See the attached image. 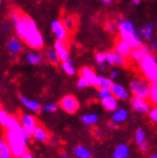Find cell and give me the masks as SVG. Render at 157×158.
<instances>
[{
    "label": "cell",
    "instance_id": "obj_1",
    "mask_svg": "<svg viewBox=\"0 0 157 158\" xmlns=\"http://www.w3.org/2000/svg\"><path fill=\"white\" fill-rule=\"evenodd\" d=\"M31 136L22 126L16 131H6L5 142L10 147L14 158H21L28 152L27 143Z\"/></svg>",
    "mask_w": 157,
    "mask_h": 158
},
{
    "label": "cell",
    "instance_id": "obj_2",
    "mask_svg": "<svg viewBox=\"0 0 157 158\" xmlns=\"http://www.w3.org/2000/svg\"><path fill=\"white\" fill-rule=\"evenodd\" d=\"M116 27L119 30V37L127 41L132 49L139 47L142 45V39L139 33L134 30V26L129 20H123L120 18L116 19Z\"/></svg>",
    "mask_w": 157,
    "mask_h": 158
},
{
    "label": "cell",
    "instance_id": "obj_3",
    "mask_svg": "<svg viewBox=\"0 0 157 158\" xmlns=\"http://www.w3.org/2000/svg\"><path fill=\"white\" fill-rule=\"evenodd\" d=\"M144 78L151 83H157V59L152 53H149L138 63Z\"/></svg>",
    "mask_w": 157,
    "mask_h": 158
},
{
    "label": "cell",
    "instance_id": "obj_4",
    "mask_svg": "<svg viewBox=\"0 0 157 158\" xmlns=\"http://www.w3.org/2000/svg\"><path fill=\"white\" fill-rule=\"evenodd\" d=\"M130 91L133 96L148 100L151 91V82L142 77L134 78L130 83Z\"/></svg>",
    "mask_w": 157,
    "mask_h": 158
},
{
    "label": "cell",
    "instance_id": "obj_5",
    "mask_svg": "<svg viewBox=\"0 0 157 158\" xmlns=\"http://www.w3.org/2000/svg\"><path fill=\"white\" fill-rule=\"evenodd\" d=\"M59 107L69 114H74L79 110L80 103L78 99L72 94H67L63 96L59 102Z\"/></svg>",
    "mask_w": 157,
    "mask_h": 158
},
{
    "label": "cell",
    "instance_id": "obj_6",
    "mask_svg": "<svg viewBox=\"0 0 157 158\" xmlns=\"http://www.w3.org/2000/svg\"><path fill=\"white\" fill-rule=\"evenodd\" d=\"M24 42L35 50H40L44 46V40L40 31L37 29H35L28 32L23 38Z\"/></svg>",
    "mask_w": 157,
    "mask_h": 158
},
{
    "label": "cell",
    "instance_id": "obj_7",
    "mask_svg": "<svg viewBox=\"0 0 157 158\" xmlns=\"http://www.w3.org/2000/svg\"><path fill=\"white\" fill-rule=\"evenodd\" d=\"M130 106L133 111H135L136 114H148L151 109V104L147 99H143L136 96H132L130 98Z\"/></svg>",
    "mask_w": 157,
    "mask_h": 158
},
{
    "label": "cell",
    "instance_id": "obj_8",
    "mask_svg": "<svg viewBox=\"0 0 157 158\" xmlns=\"http://www.w3.org/2000/svg\"><path fill=\"white\" fill-rule=\"evenodd\" d=\"M51 27L53 35L57 38V40L65 42L68 41V38L70 36V31L65 27L62 20H53L52 22Z\"/></svg>",
    "mask_w": 157,
    "mask_h": 158
},
{
    "label": "cell",
    "instance_id": "obj_9",
    "mask_svg": "<svg viewBox=\"0 0 157 158\" xmlns=\"http://www.w3.org/2000/svg\"><path fill=\"white\" fill-rule=\"evenodd\" d=\"M20 123L21 126L23 127V129L30 134L32 135V133L35 132V129L38 126V123L36 118L31 115V114H22L20 116Z\"/></svg>",
    "mask_w": 157,
    "mask_h": 158
},
{
    "label": "cell",
    "instance_id": "obj_10",
    "mask_svg": "<svg viewBox=\"0 0 157 158\" xmlns=\"http://www.w3.org/2000/svg\"><path fill=\"white\" fill-rule=\"evenodd\" d=\"M80 76L86 78L89 81V85L98 88L99 87V76L95 73V72L89 67H83L82 69L79 71Z\"/></svg>",
    "mask_w": 157,
    "mask_h": 158
},
{
    "label": "cell",
    "instance_id": "obj_11",
    "mask_svg": "<svg viewBox=\"0 0 157 158\" xmlns=\"http://www.w3.org/2000/svg\"><path fill=\"white\" fill-rule=\"evenodd\" d=\"M54 50L56 52L60 61L64 62V61L69 60L70 52H69V46L67 42L56 40L54 43Z\"/></svg>",
    "mask_w": 157,
    "mask_h": 158
},
{
    "label": "cell",
    "instance_id": "obj_12",
    "mask_svg": "<svg viewBox=\"0 0 157 158\" xmlns=\"http://www.w3.org/2000/svg\"><path fill=\"white\" fill-rule=\"evenodd\" d=\"M149 53H151V51L149 47V45H140L139 47L132 49L131 54H130V59L136 63H139L146 55Z\"/></svg>",
    "mask_w": 157,
    "mask_h": 158
},
{
    "label": "cell",
    "instance_id": "obj_13",
    "mask_svg": "<svg viewBox=\"0 0 157 158\" xmlns=\"http://www.w3.org/2000/svg\"><path fill=\"white\" fill-rule=\"evenodd\" d=\"M114 51L117 52L118 53H120L122 56H124L125 58L129 59V58H130V54H131V52H132V47L127 41L123 40V39H121L119 37L115 41Z\"/></svg>",
    "mask_w": 157,
    "mask_h": 158
},
{
    "label": "cell",
    "instance_id": "obj_14",
    "mask_svg": "<svg viewBox=\"0 0 157 158\" xmlns=\"http://www.w3.org/2000/svg\"><path fill=\"white\" fill-rule=\"evenodd\" d=\"M111 89V94L113 95L120 101H127L130 98V94L127 91V89L125 87H123L120 84L114 83L113 86L110 88Z\"/></svg>",
    "mask_w": 157,
    "mask_h": 158
},
{
    "label": "cell",
    "instance_id": "obj_15",
    "mask_svg": "<svg viewBox=\"0 0 157 158\" xmlns=\"http://www.w3.org/2000/svg\"><path fill=\"white\" fill-rule=\"evenodd\" d=\"M19 99L21 101V103L23 104V106L27 110H31L32 112H40L41 111L42 107H41L40 103L37 102V101L30 99V98H28L25 95H20Z\"/></svg>",
    "mask_w": 157,
    "mask_h": 158
},
{
    "label": "cell",
    "instance_id": "obj_16",
    "mask_svg": "<svg viewBox=\"0 0 157 158\" xmlns=\"http://www.w3.org/2000/svg\"><path fill=\"white\" fill-rule=\"evenodd\" d=\"M100 102H101L102 107L108 111H113L114 112L119 108L118 100L114 95H110V96H108L106 98L100 99Z\"/></svg>",
    "mask_w": 157,
    "mask_h": 158
},
{
    "label": "cell",
    "instance_id": "obj_17",
    "mask_svg": "<svg viewBox=\"0 0 157 158\" xmlns=\"http://www.w3.org/2000/svg\"><path fill=\"white\" fill-rule=\"evenodd\" d=\"M130 155V147L127 144H118L113 152V158H129Z\"/></svg>",
    "mask_w": 157,
    "mask_h": 158
},
{
    "label": "cell",
    "instance_id": "obj_18",
    "mask_svg": "<svg viewBox=\"0 0 157 158\" xmlns=\"http://www.w3.org/2000/svg\"><path fill=\"white\" fill-rule=\"evenodd\" d=\"M128 118H129L128 110H126L124 108H118L115 111L113 112L110 120H113L114 122H115L118 124V125H120V124L127 121Z\"/></svg>",
    "mask_w": 157,
    "mask_h": 158
},
{
    "label": "cell",
    "instance_id": "obj_19",
    "mask_svg": "<svg viewBox=\"0 0 157 158\" xmlns=\"http://www.w3.org/2000/svg\"><path fill=\"white\" fill-rule=\"evenodd\" d=\"M72 154L75 158H93L92 152L83 145H77L73 147Z\"/></svg>",
    "mask_w": 157,
    "mask_h": 158
},
{
    "label": "cell",
    "instance_id": "obj_20",
    "mask_svg": "<svg viewBox=\"0 0 157 158\" xmlns=\"http://www.w3.org/2000/svg\"><path fill=\"white\" fill-rule=\"evenodd\" d=\"M31 136L35 138L36 141H39V142H43V143H46V142H49L50 141V134L49 132L45 130V128H43L42 126L38 125L37 128L35 129V132L32 133Z\"/></svg>",
    "mask_w": 157,
    "mask_h": 158
},
{
    "label": "cell",
    "instance_id": "obj_21",
    "mask_svg": "<svg viewBox=\"0 0 157 158\" xmlns=\"http://www.w3.org/2000/svg\"><path fill=\"white\" fill-rule=\"evenodd\" d=\"M62 22H63V24L65 25V27H66L67 29H68V31H69L70 32H72V31L76 29L77 23H78L76 16L71 15L64 16L63 19H62Z\"/></svg>",
    "mask_w": 157,
    "mask_h": 158
},
{
    "label": "cell",
    "instance_id": "obj_22",
    "mask_svg": "<svg viewBox=\"0 0 157 158\" xmlns=\"http://www.w3.org/2000/svg\"><path fill=\"white\" fill-rule=\"evenodd\" d=\"M98 120H99L98 114H93V112H89V114H86L81 116V121L86 126H93L98 122Z\"/></svg>",
    "mask_w": 157,
    "mask_h": 158
},
{
    "label": "cell",
    "instance_id": "obj_23",
    "mask_svg": "<svg viewBox=\"0 0 157 158\" xmlns=\"http://www.w3.org/2000/svg\"><path fill=\"white\" fill-rule=\"evenodd\" d=\"M153 31H154V28L153 25L149 23L145 27H143L142 29L139 30V35L141 37H143L146 40H151L152 36H153Z\"/></svg>",
    "mask_w": 157,
    "mask_h": 158
},
{
    "label": "cell",
    "instance_id": "obj_24",
    "mask_svg": "<svg viewBox=\"0 0 157 158\" xmlns=\"http://www.w3.org/2000/svg\"><path fill=\"white\" fill-rule=\"evenodd\" d=\"M20 127H21L20 120L18 118H16L15 116H13V115H10V117L6 123V125L4 126V128L7 131H16Z\"/></svg>",
    "mask_w": 157,
    "mask_h": 158
},
{
    "label": "cell",
    "instance_id": "obj_25",
    "mask_svg": "<svg viewBox=\"0 0 157 158\" xmlns=\"http://www.w3.org/2000/svg\"><path fill=\"white\" fill-rule=\"evenodd\" d=\"M8 50L12 54H18L22 50V46L19 40L16 38L10 39L8 43Z\"/></svg>",
    "mask_w": 157,
    "mask_h": 158
},
{
    "label": "cell",
    "instance_id": "obj_26",
    "mask_svg": "<svg viewBox=\"0 0 157 158\" xmlns=\"http://www.w3.org/2000/svg\"><path fill=\"white\" fill-rule=\"evenodd\" d=\"M148 101L153 107H157V83H151V91Z\"/></svg>",
    "mask_w": 157,
    "mask_h": 158
},
{
    "label": "cell",
    "instance_id": "obj_27",
    "mask_svg": "<svg viewBox=\"0 0 157 158\" xmlns=\"http://www.w3.org/2000/svg\"><path fill=\"white\" fill-rule=\"evenodd\" d=\"M134 140H135V143L138 147L141 146L144 142L147 141L146 140V131L143 129L138 128L134 132Z\"/></svg>",
    "mask_w": 157,
    "mask_h": 158
},
{
    "label": "cell",
    "instance_id": "obj_28",
    "mask_svg": "<svg viewBox=\"0 0 157 158\" xmlns=\"http://www.w3.org/2000/svg\"><path fill=\"white\" fill-rule=\"evenodd\" d=\"M62 70L64 71L65 73H67L68 75H73L75 73V69H74V65L73 62L71 60H67L62 62Z\"/></svg>",
    "mask_w": 157,
    "mask_h": 158
},
{
    "label": "cell",
    "instance_id": "obj_29",
    "mask_svg": "<svg viewBox=\"0 0 157 158\" xmlns=\"http://www.w3.org/2000/svg\"><path fill=\"white\" fill-rule=\"evenodd\" d=\"M0 158H14L10 147L5 141L0 145Z\"/></svg>",
    "mask_w": 157,
    "mask_h": 158
},
{
    "label": "cell",
    "instance_id": "obj_30",
    "mask_svg": "<svg viewBox=\"0 0 157 158\" xmlns=\"http://www.w3.org/2000/svg\"><path fill=\"white\" fill-rule=\"evenodd\" d=\"M27 61L31 65H39L42 61V56L37 52H30L27 55Z\"/></svg>",
    "mask_w": 157,
    "mask_h": 158
},
{
    "label": "cell",
    "instance_id": "obj_31",
    "mask_svg": "<svg viewBox=\"0 0 157 158\" xmlns=\"http://www.w3.org/2000/svg\"><path fill=\"white\" fill-rule=\"evenodd\" d=\"M111 52H113L114 60V65H116L117 67H125L127 65V61H128L127 58H125L124 56H122L120 53H118L115 51Z\"/></svg>",
    "mask_w": 157,
    "mask_h": 158
},
{
    "label": "cell",
    "instance_id": "obj_32",
    "mask_svg": "<svg viewBox=\"0 0 157 158\" xmlns=\"http://www.w3.org/2000/svg\"><path fill=\"white\" fill-rule=\"evenodd\" d=\"M47 59L52 65H57L59 63V61H60L58 55H57V53H56V52H55L54 49H50L47 52Z\"/></svg>",
    "mask_w": 157,
    "mask_h": 158
},
{
    "label": "cell",
    "instance_id": "obj_33",
    "mask_svg": "<svg viewBox=\"0 0 157 158\" xmlns=\"http://www.w3.org/2000/svg\"><path fill=\"white\" fill-rule=\"evenodd\" d=\"M95 61H96V64L100 67L101 70H102V71H106L107 70L108 65L106 63V60H105L103 52H97L95 54Z\"/></svg>",
    "mask_w": 157,
    "mask_h": 158
},
{
    "label": "cell",
    "instance_id": "obj_34",
    "mask_svg": "<svg viewBox=\"0 0 157 158\" xmlns=\"http://www.w3.org/2000/svg\"><path fill=\"white\" fill-rule=\"evenodd\" d=\"M113 80L106 76H99V87L98 88H111Z\"/></svg>",
    "mask_w": 157,
    "mask_h": 158
},
{
    "label": "cell",
    "instance_id": "obj_35",
    "mask_svg": "<svg viewBox=\"0 0 157 158\" xmlns=\"http://www.w3.org/2000/svg\"><path fill=\"white\" fill-rule=\"evenodd\" d=\"M110 95H113V94H111L110 88H99L98 92H97V96L100 99L106 98V97L110 96Z\"/></svg>",
    "mask_w": 157,
    "mask_h": 158
},
{
    "label": "cell",
    "instance_id": "obj_36",
    "mask_svg": "<svg viewBox=\"0 0 157 158\" xmlns=\"http://www.w3.org/2000/svg\"><path fill=\"white\" fill-rule=\"evenodd\" d=\"M42 109L46 114H54L55 111H57L58 106H57V104L51 102V103H47Z\"/></svg>",
    "mask_w": 157,
    "mask_h": 158
},
{
    "label": "cell",
    "instance_id": "obj_37",
    "mask_svg": "<svg viewBox=\"0 0 157 158\" xmlns=\"http://www.w3.org/2000/svg\"><path fill=\"white\" fill-rule=\"evenodd\" d=\"M89 86H91V85H89V81L87 80L86 78H84L82 76H80L79 79H78L77 82H76V87H77L78 89H80V91H81V89H87Z\"/></svg>",
    "mask_w": 157,
    "mask_h": 158
},
{
    "label": "cell",
    "instance_id": "obj_38",
    "mask_svg": "<svg viewBox=\"0 0 157 158\" xmlns=\"http://www.w3.org/2000/svg\"><path fill=\"white\" fill-rule=\"evenodd\" d=\"M9 117H10V114H8V112L3 108L0 107V124H1L2 126L6 125V123H7Z\"/></svg>",
    "mask_w": 157,
    "mask_h": 158
},
{
    "label": "cell",
    "instance_id": "obj_39",
    "mask_svg": "<svg viewBox=\"0 0 157 158\" xmlns=\"http://www.w3.org/2000/svg\"><path fill=\"white\" fill-rule=\"evenodd\" d=\"M148 116L151 122L157 124V107L152 106V108L150 109V110L148 112Z\"/></svg>",
    "mask_w": 157,
    "mask_h": 158
},
{
    "label": "cell",
    "instance_id": "obj_40",
    "mask_svg": "<svg viewBox=\"0 0 157 158\" xmlns=\"http://www.w3.org/2000/svg\"><path fill=\"white\" fill-rule=\"evenodd\" d=\"M104 53V57L106 60V63L108 66H113L114 65V56H113V52H105Z\"/></svg>",
    "mask_w": 157,
    "mask_h": 158
},
{
    "label": "cell",
    "instance_id": "obj_41",
    "mask_svg": "<svg viewBox=\"0 0 157 158\" xmlns=\"http://www.w3.org/2000/svg\"><path fill=\"white\" fill-rule=\"evenodd\" d=\"M116 25H115V23H113V22H107V23L105 24V29H106V31H108L109 32H110V33H114L115 32V31H116Z\"/></svg>",
    "mask_w": 157,
    "mask_h": 158
},
{
    "label": "cell",
    "instance_id": "obj_42",
    "mask_svg": "<svg viewBox=\"0 0 157 158\" xmlns=\"http://www.w3.org/2000/svg\"><path fill=\"white\" fill-rule=\"evenodd\" d=\"M139 149H140V151H141L142 152L146 153V152H149L150 145H149V143H148L147 141H146V142H144L141 146H139Z\"/></svg>",
    "mask_w": 157,
    "mask_h": 158
},
{
    "label": "cell",
    "instance_id": "obj_43",
    "mask_svg": "<svg viewBox=\"0 0 157 158\" xmlns=\"http://www.w3.org/2000/svg\"><path fill=\"white\" fill-rule=\"evenodd\" d=\"M93 133H94V135H95V137L98 138V139H103V138H104V131H103L102 130L96 129V130H94Z\"/></svg>",
    "mask_w": 157,
    "mask_h": 158
},
{
    "label": "cell",
    "instance_id": "obj_44",
    "mask_svg": "<svg viewBox=\"0 0 157 158\" xmlns=\"http://www.w3.org/2000/svg\"><path fill=\"white\" fill-rule=\"evenodd\" d=\"M120 74V72L116 69H114V70H111L110 73H109V76H110V79L111 80H114V79H116Z\"/></svg>",
    "mask_w": 157,
    "mask_h": 158
},
{
    "label": "cell",
    "instance_id": "obj_45",
    "mask_svg": "<svg viewBox=\"0 0 157 158\" xmlns=\"http://www.w3.org/2000/svg\"><path fill=\"white\" fill-rule=\"evenodd\" d=\"M149 47L151 49V52H156L157 51V39H153L151 41L150 45H149Z\"/></svg>",
    "mask_w": 157,
    "mask_h": 158
},
{
    "label": "cell",
    "instance_id": "obj_46",
    "mask_svg": "<svg viewBox=\"0 0 157 158\" xmlns=\"http://www.w3.org/2000/svg\"><path fill=\"white\" fill-rule=\"evenodd\" d=\"M108 126H109V128H110V129H117L119 125H118L117 123L114 122L113 120H110V121L108 123Z\"/></svg>",
    "mask_w": 157,
    "mask_h": 158
},
{
    "label": "cell",
    "instance_id": "obj_47",
    "mask_svg": "<svg viewBox=\"0 0 157 158\" xmlns=\"http://www.w3.org/2000/svg\"><path fill=\"white\" fill-rule=\"evenodd\" d=\"M50 142H51V144H52V145H56V144L58 143V139H57L56 137H51V138H50Z\"/></svg>",
    "mask_w": 157,
    "mask_h": 158
},
{
    "label": "cell",
    "instance_id": "obj_48",
    "mask_svg": "<svg viewBox=\"0 0 157 158\" xmlns=\"http://www.w3.org/2000/svg\"><path fill=\"white\" fill-rule=\"evenodd\" d=\"M59 158H72L70 154H68L67 152H62L60 155H59Z\"/></svg>",
    "mask_w": 157,
    "mask_h": 158
},
{
    "label": "cell",
    "instance_id": "obj_49",
    "mask_svg": "<svg viewBox=\"0 0 157 158\" xmlns=\"http://www.w3.org/2000/svg\"><path fill=\"white\" fill-rule=\"evenodd\" d=\"M21 158H33V156H32V154L31 153V152H26L23 156H22Z\"/></svg>",
    "mask_w": 157,
    "mask_h": 158
},
{
    "label": "cell",
    "instance_id": "obj_50",
    "mask_svg": "<svg viewBox=\"0 0 157 158\" xmlns=\"http://www.w3.org/2000/svg\"><path fill=\"white\" fill-rule=\"evenodd\" d=\"M100 1H102L104 4H110L113 0H100Z\"/></svg>",
    "mask_w": 157,
    "mask_h": 158
},
{
    "label": "cell",
    "instance_id": "obj_51",
    "mask_svg": "<svg viewBox=\"0 0 157 158\" xmlns=\"http://www.w3.org/2000/svg\"><path fill=\"white\" fill-rule=\"evenodd\" d=\"M131 1H132V3L134 5H139L140 4V0H131Z\"/></svg>",
    "mask_w": 157,
    "mask_h": 158
},
{
    "label": "cell",
    "instance_id": "obj_52",
    "mask_svg": "<svg viewBox=\"0 0 157 158\" xmlns=\"http://www.w3.org/2000/svg\"><path fill=\"white\" fill-rule=\"evenodd\" d=\"M150 158H157V153H153L150 156Z\"/></svg>",
    "mask_w": 157,
    "mask_h": 158
},
{
    "label": "cell",
    "instance_id": "obj_53",
    "mask_svg": "<svg viewBox=\"0 0 157 158\" xmlns=\"http://www.w3.org/2000/svg\"><path fill=\"white\" fill-rule=\"evenodd\" d=\"M3 142H4V140H3V138L1 137V135H0V145H1Z\"/></svg>",
    "mask_w": 157,
    "mask_h": 158
},
{
    "label": "cell",
    "instance_id": "obj_54",
    "mask_svg": "<svg viewBox=\"0 0 157 158\" xmlns=\"http://www.w3.org/2000/svg\"><path fill=\"white\" fill-rule=\"evenodd\" d=\"M0 3H1V0H0Z\"/></svg>",
    "mask_w": 157,
    "mask_h": 158
}]
</instances>
